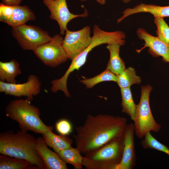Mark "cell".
Masks as SVG:
<instances>
[{"label": "cell", "mask_w": 169, "mask_h": 169, "mask_svg": "<svg viewBox=\"0 0 169 169\" xmlns=\"http://www.w3.org/2000/svg\"><path fill=\"white\" fill-rule=\"evenodd\" d=\"M127 124L123 117L88 114L83 124L75 128L76 147L84 154L96 149L123 133Z\"/></svg>", "instance_id": "obj_1"}, {"label": "cell", "mask_w": 169, "mask_h": 169, "mask_svg": "<svg viewBox=\"0 0 169 169\" xmlns=\"http://www.w3.org/2000/svg\"><path fill=\"white\" fill-rule=\"evenodd\" d=\"M37 139L27 132L11 130L0 134V153L27 161L38 169H46L36 149Z\"/></svg>", "instance_id": "obj_2"}, {"label": "cell", "mask_w": 169, "mask_h": 169, "mask_svg": "<svg viewBox=\"0 0 169 169\" xmlns=\"http://www.w3.org/2000/svg\"><path fill=\"white\" fill-rule=\"evenodd\" d=\"M93 32L90 44L71 60L70 65L63 76L59 79L52 81L50 90L52 92L55 93L61 90L64 93L66 96L70 97V95L67 87L68 76L71 72L74 70H78L84 64L90 52L95 47L101 44L117 43L122 45L125 42V35L122 31H105L101 29L98 25H95L93 26Z\"/></svg>", "instance_id": "obj_3"}, {"label": "cell", "mask_w": 169, "mask_h": 169, "mask_svg": "<svg viewBox=\"0 0 169 169\" xmlns=\"http://www.w3.org/2000/svg\"><path fill=\"white\" fill-rule=\"evenodd\" d=\"M26 99L11 100L5 109L6 116L15 121L22 131L42 134L53 127L47 126L40 118L39 109Z\"/></svg>", "instance_id": "obj_4"}, {"label": "cell", "mask_w": 169, "mask_h": 169, "mask_svg": "<svg viewBox=\"0 0 169 169\" xmlns=\"http://www.w3.org/2000/svg\"><path fill=\"white\" fill-rule=\"evenodd\" d=\"M124 132L101 147L85 153L83 166L87 169H117L123 156Z\"/></svg>", "instance_id": "obj_5"}, {"label": "cell", "mask_w": 169, "mask_h": 169, "mask_svg": "<svg viewBox=\"0 0 169 169\" xmlns=\"http://www.w3.org/2000/svg\"><path fill=\"white\" fill-rule=\"evenodd\" d=\"M152 89V87L149 84L141 86L140 101L136 105L133 121L135 134L140 139L143 138L147 133H157L161 128V125L155 121L151 110L149 97Z\"/></svg>", "instance_id": "obj_6"}, {"label": "cell", "mask_w": 169, "mask_h": 169, "mask_svg": "<svg viewBox=\"0 0 169 169\" xmlns=\"http://www.w3.org/2000/svg\"><path fill=\"white\" fill-rule=\"evenodd\" d=\"M12 33L23 49L33 51L52 38L47 31L25 23L12 27Z\"/></svg>", "instance_id": "obj_7"}, {"label": "cell", "mask_w": 169, "mask_h": 169, "mask_svg": "<svg viewBox=\"0 0 169 169\" xmlns=\"http://www.w3.org/2000/svg\"><path fill=\"white\" fill-rule=\"evenodd\" d=\"M64 38L60 34L55 35L50 41L36 49L34 54L44 64L50 67L66 62L69 58L62 46Z\"/></svg>", "instance_id": "obj_8"}, {"label": "cell", "mask_w": 169, "mask_h": 169, "mask_svg": "<svg viewBox=\"0 0 169 169\" xmlns=\"http://www.w3.org/2000/svg\"><path fill=\"white\" fill-rule=\"evenodd\" d=\"M90 26L76 31L66 29L62 46L69 59L72 60L84 50L92 41Z\"/></svg>", "instance_id": "obj_9"}, {"label": "cell", "mask_w": 169, "mask_h": 169, "mask_svg": "<svg viewBox=\"0 0 169 169\" xmlns=\"http://www.w3.org/2000/svg\"><path fill=\"white\" fill-rule=\"evenodd\" d=\"M43 2L50 11L49 18L58 23L60 34L62 35L65 34L67 24L71 20L78 17L86 18L88 15L86 8L81 14L71 13L68 8L66 0H43Z\"/></svg>", "instance_id": "obj_10"}, {"label": "cell", "mask_w": 169, "mask_h": 169, "mask_svg": "<svg viewBox=\"0 0 169 169\" xmlns=\"http://www.w3.org/2000/svg\"><path fill=\"white\" fill-rule=\"evenodd\" d=\"M41 87L39 78L33 74L29 75L27 82L23 84H11L0 81V92L15 97L24 96L30 101L40 93Z\"/></svg>", "instance_id": "obj_11"}, {"label": "cell", "mask_w": 169, "mask_h": 169, "mask_svg": "<svg viewBox=\"0 0 169 169\" xmlns=\"http://www.w3.org/2000/svg\"><path fill=\"white\" fill-rule=\"evenodd\" d=\"M33 11L27 6L0 4V21L12 27L36 19Z\"/></svg>", "instance_id": "obj_12"}, {"label": "cell", "mask_w": 169, "mask_h": 169, "mask_svg": "<svg viewBox=\"0 0 169 169\" xmlns=\"http://www.w3.org/2000/svg\"><path fill=\"white\" fill-rule=\"evenodd\" d=\"M134 123L127 124L124 132V147L121 161L117 169H132L136 160L134 142Z\"/></svg>", "instance_id": "obj_13"}, {"label": "cell", "mask_w": 169, "mask_h": 169, "mask_svg": "<svg viewBox=\"0 0 169 169\" xmlns=\"http://www.w3.org/2000/svg\"><path fill=\"white\" fill-rule=\"evenodd\" d=\"M136 34L138 38L144 42V46L136 51L138 53L148 47L152 54L161 56L165 62L169 63V44L163 42L157 37L151 35L143 28L137 29Z\"/></svg>", "instance_id": "obj_14"}, {"label": "cell", "mask_w": 169, "mask_h": 169, "mask_svg": "<svg viewBox=\"0 0 169 169\" xmlns=\"http://www.w3.org/2000/svg\"><path fill=\"white\" fill-rule=\"evenodd\" d=\"M36 149L43 161L46 169H67L66 163L58 154L49 149L43 137L37 138Z\"/></svg>", "instance_id": "obj_15"}, {"label": "cell", "mask_w": 169, "mask_h": 169, "mask_svg": "<svg viewBox=\"0 0 169 169\" xmlns=\"http://www.w3.org/2000/svg\"><path fill=\"white\" fill-rule=\"evenodd\" d=\"M141 13H149L154 16L162 18L169 17V6H161L143 3L138 4L133 8L125 9L122 12V15L117 19V23H120L129 16Z\"/></svg>", "instance_id": "obj_16"}, {"label": "cell", "mask_w": 169, "mask_h": 169, "mask_svg": "<svg viewBox=\"0 0 169 169\" xmlns=\"http://www.w3.org/2000/svg\"><path fill=\"white\" fill-rule=\"evenodd\" d=\"M49 130L43 133V137L48 146L57 154L61 151L70 148L73 140L67 136L56 135Z\"/></svg>", "instance_id": "obj_17"}, {"label": "cell", "mask_w": 169, "mask_h": 169, "mask_svg": "<svg viewBox=\"0 0 169 169\" xmlns=\"http://www.w3.org/2000/svg\"><path fill=\"white\" fill-rule=\"evenodd\" d=\"M121 46L118 43H112L107 44L106 47L110 54L106 69L116 75L120 74L125 69V63L120 56Z\"/></svg>", "instance_id": "obj_18"}, {"label": "cell", "mask_w": 169, "mask_h": 169, "mask_svg": "<svg viewBox=\"0 0 169 169\" xmlns=\"http://www.w3.org/2000/svg\"><path fill=\"white\" fill-rule=\"evenodd\" d=\"M21 73L19 63L14 59L8 62H0V81L17 84L15 78Z\"/></svg>", "instance_id": "obj_19"}, {"label": "cell", "mask_w": 169, "mask_h": 169, "mask_svg": "<svg viewBox=\"0 0 169 169\" xmlns=\"http://www.w3.org/2000/svg\"><path fill=\"white\" fill-rule=\"evenodd\" d=\"M0 169H38L28 161L1 154L0 155Z\"/></svg>", "instance_id": "obj_20"}, {"label": "cell", "mask_w": 169, "mask_h": 169, "mask_svg": "<svg viewBox=\"0 0 169 169\" xmlns=\"http://www.w3.org/2000/svg\"><path fill=\"white\" fill-rule=\"evenodd\" d=\"M77 148L72 146L63 150L58 153L60 158L66 163L70 164L75 169H81L83 167L84 156Z\"/></svg>", "instance_id": "obj_21"}, {"label": "cell", "mask_w": 169, "mask_h": 169, "mask_svg": "<svg viewBox=\"0 0 169 169\" xmlns=\"http://www.w3.org/2000/svg\"><path fill=\"white\" fill-rule=\"evenodd\" d=\"M117 76V83L120 89L129 88L134 84H139L141 82V78L136 74L135 69L131 67L125 68Z\"/></svg>", "instance_id": "obj_22"}, {"label": "cell", "mask_w": 169, "mask_h": 169, "mask_svg": "<svg viewBox=\"0 0 169 169\" xmlns=\"http://www.w3.org/2000/svg\"><path fill=\"white\" fill-rule=\"evenodd\" d=\"M122 112L129 116L133 121L136 105L134 102L130 87L121 88Z\"/></svg>", "instance_id": "obj_23"}, {"label": "cell", "mask_w": 169, "mask_h": 169, "mask_svg": "<svg viewBox=\"0 0 169 169\" xmlns=\"http://www.w3.org/2000/svg\"><path fill=\"white\" fill-rule=\"evenodd\" d=\"M106 81L117 82V75L106 69L95 76L81 80L80 82L85 85L87 88L88 89L92 88L99 83Z\"/></svg>", "instance_id": "obj_24"}, {"label": "cell", "mask_w": 169, "mask_h": 169, "mask_svg": "<svg viewBox=\"0 0 169 169\" xmlns=\"http://www.w3.org/2000/svg\"><path fill=\"white\" fill-rule=\"evenodd\" d=\"M143 139L141 144L143 148L154 149L169 155V148L156 139L150 132L146 134Z\"/></svg>", "instance_id": "obj_25"}, {"label": "cell", "mask_w": 169, "mask_h": 169, "mask_svg": "<svg viewBox=\"0 0 169 169\" xmlns=\"http://www.w3.org/2000/svg\"><path fill=\"white\" fill-rule=\"evenodd\" d=\"M157 37L165 43L169 44V27L163 18L154 16Z\"/></svg>", "instance_id": "obj_26"}, {"label": "cell", "mask_w": 169, "mask_h": 169, "mask_svg": "<svg viewBox=\"0 0 169 169\" xmlns=\"http://www.w3.org/2000/svg\"><path fill=\"white\" fill-rule=\"evenodd\" d=\"M55 128L57 131L62 135L67 136L72 131V127L69 121L65 119H61L56 123Z\"/></svg>", "instance_id": "obj_27"}, {"label": "cell", "mask_w": 169, "mask_h": 169, "mask_svg": "<svg viewBox=\"0 0 169 169\" xmlns=\"http://www.w3.org/2000/svg\"><path fill=\"white\" fill-rule=\"evenodd\" d=\"M23 0H2V3L8 5H20Z\"/></svg>", "instance_id": "obj_28"}, {"label": "cell", "mask_w": 169, "mask_h": 169, "mask_svg": "<svg viewBox=\"0 0 169 169\" xmlns=\"http://www.w3.org/2000/svg\"><path fill=\"white\" fill-rule=\"evenodd\" d=\"M81 2H84L88 0H80ZM99 3L101 5H104L106 3V0H95Z\"/></svg>", "instance_id": "obj_29"}, {"label": "cell", "mask_w": 169, "mask_h": 169, "mask_svg": "<svg viewBox=\"0 0 169 169\" xmlns=\"http://www.w3.org/2000/svg\"><path fill=\"white\" fill-rule=\"evenodd\" d=\"M122 1V2L125 4H127L129 3L132 0H120Z\"/></svg>", "instance_id": "obj_30"}]
</instances>
